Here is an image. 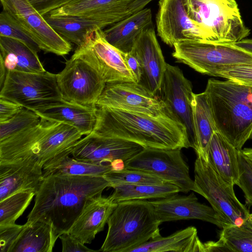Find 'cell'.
<instances>
[{
    "instance_id": "47",
    "label": "cell",
    "mask_w": 252,
    "mask_h": 252,
    "mask_svg": "<svg viewBox=\"0 0 252 252\" xmlns=\"http://www.w3.org/2000/svg\"><path fill=\"white\" fill-rule=\"evenodd\" d=\"M112 170L120 171L125 169V161L121 159H116L111 163Z\"/></svg>"
},
{
    "instance_id": "45",
    "label": "cell",
    "mask_w": 252,
    "mask_h": 252,
    "mask_svg": "<svg viewBox=\"0 0 252 252\" xmlns=\"http://www.w3.org/2000/svg\"><path fill=\"white\" fill-rule=\"evenodd\" d=\"M153 0H135L128 11V16L139 11Z\"/></svg>"
},
{
    "instance_id": "39",
    "label": "cell",
    "mask_w": 252,
    "mask_h": 252,
    "mask_svg": "<svg viewBox=\"0 0 252 252\" xmlns=\"http://www.w3.org/2000/svg\"><path fill=\"white\" fill-rule=\"evenodd\" d=\"M217 77L252 87V64L231 67L219 72Z\"/></svg>"
},
{
    "instance_id": "37",
    "label": "cell",
    "mask_w": 252,
    "mask_h": 252,
    "mask_svg": "<svg viewBox=\"0 0 252 252\" xmlns=\"http://www.w3.org/2000/svg\"><path fill=\"white\" fill-rule=\"evenodd\" d=\"M0 36L17 40L37 54L41 50L37 43L13 18L3 10L0 14Z\"/></svg>"
},
{
    "instance_id": "21",
    "label": "cell",
    "mask_w": 252,
    "mask_h": 252,
    "mask_svg": "<svg viewBox=\"0 0 252 252\" xmlns=\"http://www.w3.org/2000/svg\"><path fill=\"white\" fill-rule=\"evenodd\" d=\"M117 205L110 195L90 198L68 232L84 244L91 243L103 230Z\"/></svg>"
},
{
    "instance_id": "36",
    "label": "cell",
    "mask_w": 252,
    "mask_h": 252,
    "mask_svg": "<svg viewBox=\"0 0 252 252\" xmlns=\"http://www.w3.org/2000/svg\"><path fill=\"white\" fill-rule=\"evenodd\" d=\"M40 117L34 111L23 107L7 121L0 123V141L36 125Z\"/></svg>"
},
{
    "instance_id": "23",
    "label": "cell",
    "mask_w": 252,
    "mask_h": 252,
    "mask_svg": "<svg viewBox=\"0 0 252 252\" xmlns=\"http://www.w3.org/2000/svg\"><path fill=\"white\" fill-rule=\"evenodd\" d=\"M83 135L74 126L56 122L32 146L25 158L33 157L43 166L48 160L71 147Z\"/></svg>"
},
{
    "instance_id": "1",
    "label": "cell",
    "mask_w": 252,
    "mask_h": 252,
    "mask_svg": "<svg viewBox=\"0 0 252 252\" xmlns=\"http://www.w3.org/2000/svg\"><path fill=\"white\" fill-rule=\"evenodd\" d=\"M109 183L103 176L53 175L44 177L27 223L40 220L59 236L68 232L87 201L101 195Z\"/></svg>"
},
{
    "instance_id": "2",
    "label": "cell",
    "mask_w": 252,
    "mask_h": 252,
    "mask_svg": "<svg viewBox=\"0 0 252 252\" xmlns=\"http://www.w3.org/2000/svg\"><path fill=\"white\" fill-rule=\"evenodd\" d=\"M93 132L134 142L144 148L181 150L190 147L185 127L170 112L154 116L96 107Z\"/></svg>"
},
{
    "instance_id": "16",
    "label": "cell",
    "mask_w": 252,
    "mask_h": 252,
    "mask_svg": "<svg viewBox=\"0 0 252 252\" xmlns=\"http://www.w3.org/2000/svg\"><path fill=\"white\" fill-rule=\"evenodd\" d=\"M144 149V147L136 143L104 137L92 131L65 151L70 156L80 160L95 163H111L118 159L125 162Z\"/></svg>"
},
{
    "instance_id": "3",
    "label": "cell",
    "mask_w": 252,
    "mask_h": 252,
    "mask_svg": "<svg viewBox=\"0 0 252 252\" xmlns=\"http://www.w3.org/2000/svg\"><path fill=\"white\" fill-rule=\"evenodd\" d=\"M204 91L217 131L241 150L252 138V87L210 78Z\"/></svg>"
},
{
    "instance_id": "30",
    "label": "cell",
    "mask_w": 252,
    "mask_h": 252,
    "mask_svg": "<svg viewBox=\"0 0 252 252\" xmlns=\"http://www.w3.org/2000/svg\"><path fill=\"white\" fill-rule=\"evenodd\" d=\"M197 157L207 161V151L213 134L217 131L207 95L205 91L193 94L192 102Z\"/></svg>"
},
{
    "instance_id": "5",
    "label": "cell",
    "mask_w": 252,
    "mask_h": 252,
    "mask_svg": "<svg viewBox=\"0 0 252 252\" xmlns=\"http://www.w3.org/2000/svg\"><path fill=\"white\" fill-rule=\"evenodd\" d=\"M189 18L206 33L208 43L234 44L249 35L235 0H183Z\"/></svg>"
},
{
    "instance_id": "40",
    "label": "cell",
    "mask_w": 252,
    "mask_h": 252,
    "mask_svg": "<svg viewBox=\"0 0 252 252\" xmlns=\"http://www.w3.org/2000/svg\"><path fill=\"white\" fill-rule=\"evenodd\" d=\"M24 225L15 224L0 225V252H9Z\"/></svg>"
},
{
    "instance_id": "32",
    "label": "cell",
    "mask_w": 252,
    "mask_h": 252,
    "mask_svg": "<svg viewBox=\"0 0 252 252\" xmlns=\"http://www.w3.org/2000/svg\"><path fill=\"white\" fill-rule=\"evenodd\" d=\"M48 24L59 34L77 46L82 44L97 29H103L98 22L74 16H44Z\"/></svg>"
},
{
    "instance_id": "24",
    "label": "cell",
    "mask_w": 252,
    "mask_h": 252,
    "mask_svg": "<svg viewBox=\"0 0 252 252\" xmlns=\"http://www.w3.org/2000/svg\"><path fill=\"white\" fill-rule=\"evenodd\" d=\"M152 24V11L150 8H144L103 31L105 39L110 44L126 53L131 51L141 32Z\"/></svg>"
},
{
    "instance_id": "12",
    "label": "cell",
    "mask_w": 252,
    "mask_h": 252,
    "mask_svg": "<svg viewBox=\"0 0 252 252\" xmlns=\"http://www.w3.org/2000/svg\"><path fill=\"white\" fill-rule=\"evenodd\" d=\"M7 12L37 43L41 50L63 56L72 50L68 40L57 32L29 0H0Z\"/></svg>"
},
{
    "instance_id": "17",
    "label": "cell",
    "mask_w": 252,
    "mask_h": 252,
    "mask_svg": "<svg viewBox=\"0 0 252 252\" xmlns=\"http://www.w3.org/2000/svg\"><path fill=\"white\" fill-rule=\"evenodd\" d=\"M130 52L139 61L142 69V77L138 83L152 95L160 98L167 63L153 24L137 37Z\"/></svg>"
},
{
    "instance_id": "31",
    "label": "cell",
    "mask_w": 252,
    "mask_h": 252,
    "mask_svg": "<svg viewBox=\"0 0 252 252\" xmlns=\"http://www.w3.org/2000/svg\"><path fill=\"white\" fill-rule=\"evenodd\" d=\"M204 245L206 252H252V215L240 225L223 228L217 242H207Z\"/></svg>"
},
{
    "instance_id": "11",
    "label": "cell",
    "mask_w": 252,
    "mask_h": 252,
    "mask_svg": "<svg viewBox=\"0 0 252 252\" xmlns=\"http://www.w3.org/2000/svg\"><path fill=\"white\" fill-rule=\"evenodd\" d=\"M57 80L64 100L92 107L96 106L106 85L93 66L74 55L57 74Z\"/></svg>"
},
{
    "instance_id": "50",
    "label": "cell",
    "mask_w": 252,
    "mask_h": 252,
    "mask_svg": "<svg viewBox=\"0 0 252 252\" xmlns=\"http://www.w3.org/2000/svg\"><path fill=\"white\" fill-rule=\"evenodd\" d=\"M252 215V214H251Z\"/></svg>"
},
{
    "instance_id": "48",
    "label": "cell",
    "mask_w": 252,
    "mask_h": 252,
    "mask_svg": "<svg viewBox=\"0 0 252 252\" xmlns=\"http://www.w3.org/2000/svg\"><path fill=\"white\" fill-rule=\"evenodd\" d=\"M6 73L7 70L4 64L2 62L0 61V88H1L3 85Z\"/></svg>"
},
{
    "instance_id": "38",
    "label": "cell",
    "mask_w": 252,
    "mask_h": 252,
    "mask_svg": "<svg viewBox=\"0 0 252 252\" xmlns=\"http://www.w3.org/2000/svg\"><path fill=\"white\" fill-rule=\"evenodd\" d=\"M239 178L237 185L244 193L246 203L252 206V165L244 157L241 150L238 156Z\"/></svg>"
},
{
    "instance_id": "8",
    "label": "cell",
    "mask_w": 252,
    "mask_h": 252,
    "mask_svg": "<svg viewBox=\"0 0 252 252\" xmlns=\"http://www.w3.org/2000/svg\"><path fill=\"white\" fill-rule=\"evenodd\" d=\"M0 97L32 111L63 100L57 74L45 71L32 73L7 71Z\"/></svg>"
},
{
    "instance_id": "34",
    "label": "cell",
    "mask_w": 252,
    "mask_h": 252,
    "mask_svg": "<svg viewBox=\"0 0 252 252\" xmlns=\"http://www.w3.org/2000/svg\"><path fill=\"white\" fill-rule=\"evenodd\" d=\"M35 195L31 191H21L0 201V225L15 224Z\"/></svg>"
},
{
    "instance_id": "13",
    "label": "cell",
    "mask_w": 252,
    "mask_h": 252,
    "mask_svg": "<svg viewBox=\"0 0 252 252\" xmlns=\"http://www.w3.org/2000/svg\"><path fill=\"white\" fill-rule=\"evenodd\" d=\"M96 106L154 116L170 112L160 98L136 82L106 84Z\"/></svg>"
},
{
    "instance_id": "18",
    "label": "cell",
    "mask_w": 252,
    "mask_h": 252,
    "mask_svg": "<svg viewBox=\"0 0 252 252\" xmlns=\"http://www.w3.org/2000/svg\"><path fill=\"white\" fill-rule=\"evenodd\" d=\"M161 223L182 220L197 219L223 228L230 225L212 207L200 203L194 193L172 195L149 201Z\"/></svg>"
},
{
    "instance_id": "26",
    "label": "cell",
    "mask_w": 252,
    "mask_h": 252,
    "mask_svg": "<svg viewBox=\"0 0 252 252\" xmlns=\"http://www.w3.org/2000/svg\"><path fill=\"white\" fill-rule=\"evenodd\" d=\"M0 61L7 71H46L37 53L23 43L6 37L0 36Z\"/></svg>"
},
{
    "instance_id": "9",
    "label": "cell",
    "mask_w": 252,
    "mask_h": 252,
    "mask_svg": "<svg viewBox=\"0 0 252 252\" xmlns=\"http://www.w3.org/2000/svg\"><path fill=\"white\" fill-rule=\"evenodd\" d=\"M125 168L142 171L176 185L181 192L193 190L194 183L189 167L181 149H144L125 162Z\"/></svg>"
},
{
    "instance_id": "35",
    "label": "cell",
    "mask_w": 252,
    "mask_h": 252,
    "mask_svg": "<svg viewBox=\"0 0 252 252\" xmlns=\"http://www.w3.org/2000/svg\"><path fill=\"white\" fill-rule=\"evenodd\" d=\"M103 177L109 183L110 187L120 184L158 185L168 182L159 177L142 171L126 168L110 171Z\"/></svg>"
},
{
    "instance_id": "43",
    "label": "cell",
    "mask_w": 252,
    "mask_h": 252,
    "mask_svg": "<svg viewBox=\"0 0 252 252\" xmlns=\"http://www.w3.org/2000/svg\"><path fill=\"white\" fill-rule=\"evenodd\" d=\"M23 108L22 106L18 103L0 97V123L11 118Z\"/></svg>"
},
{
    "instance_id": "27",
    "label": "cell",
    "mask_w": 252,
    "mask_h": 252,
    "mask_svg": "<svg viewBox=\"0 0 252 252\" xmlns=\"http://www.w3.org/2000/svg\"><path fill=\"white\" fill-rule=\"evenodd\" d=\"M204 252V243L200 240L196 228L190 226L166 237L160 236L130 252Z\"/></svg>"
},
{
    "instance_id": "7",
    "label": "cell",
    "mask_w": 252,
    "mask_h": 252,
    "mask_svg": "<svg viewBox=\"0 0 252 252\" xmlns=\"http://www.w3.org/2000/svg\"><path fill=\"white\" fill-rule=\"evenodd\" d=\"M193 183V191L206 198L230 225H240L250 217L249 209L236 197L234 185L224 181L200 157L194 162Z\"/></svg>"
},
{
    "instance_id": "41",
    "label": "cell",
    "mask_w": 252,
    "mask_h": 252,
    "mask_svg": "<svg viewBox=\"0 0 252 252\" xmlns=\"http://www.w3.org/2000/svg\"><path fill=\"white\" fill-rule=\"evenodd\" d=\"M43 16L64 5L78 0H29Z\"/></svg>"
},
{
    "instance_id": "19",
    "label": "cell",
    "mask_w": 252,
    "mask_h": 252,
    "mask_svg": "<svg viewBox=\"0 0 252 252\" xmlns=\"http://www.w3.org/2000/svg\"><path fill=\"white\" fill-rule=\"evenodd\" d=\"M43 179V166L33 157L0 161V201L21 191L36 194Z\"/></svg>"
},
{
    "instance_id": "20",
    "label": "cell",
    "mask_w": 252,
    "mask_h": 252,
    "mask_svg": "<svg viewBox=\"0 0 252 252\" xmlns=\"http://www.w3.org/2000/svg\"><path fill=\"white\" fill-rule=\"evenodd\" d=\"M135 0H78L53 10L47 16H78L108 27L128 17Z\"/></svg>"
},
{
    "instance_id": "25",
    "label": "cell",
    "mask_w": 252,
    "mask_h": 252,
    "mask_svg": "<svg viewBox=\"0 0 252 252\" xmlns=\"http://www.w3.org/2000/svg\"><path fill=\"white\" fill-rule=\"evenodd\" d=\"M239 151L218 131L213 134L207 151L211 166L224 181L234 186L239 178Z\"/></svg>"
},
{
    "instance_id": "4",
    "label": "cell",
    "mask_w": 252,
    "mask_h": 252,
    "mask_svg": "<svg viewBox=\"0 0 252 252\" xmlns=\"http://www.w3.org/2000/svg\"><path fill=\"white\" fill-rule=\"evenodd\" d=\"M108 231L98 252H130L161 236V223L149 201H121L110 216Z\"/></svg>"
},
{
    "instance_id": "44",
    "label": "cell",
    "mask_w": 252,
    "mask_h": 252,
    "mask_svg": "<svg viewBox=\"0 0 252 252\" xmlns=\"http://www.w3.org/2000/svg\"><path fill=\"white\" fill-rule=\"evenodd\" d=\"M124 58L128 67L134 75L137 83H139L142 77V69L139 61L131 52L124 53Z\"/></svg>"
},
{
    "instance_id": "49",
    "label": "cell",
    "mask_w": 252,
    "mask_h": 252,
    "mask_svg": "<svg viewBox=\"0 0 252 252\" xmlns=\"http://www.w3.org/2000/svg\"><path fill=\"white\" fill-rule=\"evenodd\" d=\"M241 152L248 161L252 165V148H245Z\"/></svg>"
},
{
    "instance_id": "10",
    "label": "cell",
    "mask_w": 252,
    "mask_h": 252,
    "mask_svg": "<svg viewBox=\"0 0 252 252\" xmlns=\"http://www.w3.org/2000/svg\"><path fill=\"white\" fill-rule=\"evenodd\" d=\"M93 66L106 84L136 82V78L128 67L124 53L105 39L102 29L95 30L74 54Z\"/></svg>"
},
{
    "instance_id": "42",
    "label": "cell",
    "mask_w": 252,
    "mask_h": 252,
    "mask_svg": "<svg viewBox=\"0 0 252 252\" xmlns=\"http://www.w3.org/2000/svg\"><path fill=\"white\" fill-rule=\"evenodd\" d=\"M59 238L62 244L63 252H90L97 251L88 248L68 232L62 234L59 236Z\"/></svg>"
},
{
    "instance_id": "28",
    "label": "cell",
    "mask_w": 252,
    "mask_h": 252,
    "mask_svg": "<svg viewBox=\"0 0 252 252\" xmlns=\"http://www.w3.org/2000/svg\"><path fill=\"white\" fill-rule=\"evenodd\" d=\"M59 236L49 224L26 223L9 252H52Z\"/></svg>"
},
{
    "instance_id": "29",
    "label": "cell",
    "mask_w": 252,
    "mask_h": 252,
    "mask_svg": "<svg viewBox=\"0 0 252 252\" xmlns=\"http://www.w3.org/2000/svg\"><path fill=\"white\" fill-rule=\"evenodd\" d=\"M112 170L110 163H95L80 160L71 157L66 151L43 165L44 177L53 175L103 176Z\"/></svg>"
},
{
    "instance_id": "6",
    "label": "cell",
    "mask_w": 252,
    "mask_h": 252,
    "mask_svg": "<svg viewBox=\"0 0 252 252\" xmlns=\"http://www.w3.org/2000/svg\"><path fill=\"white\" fill-rule=\"evenodd\" d=\"M173 47L172 56L177 62L212 76L217 77L219 72L231 67L252 64V53L234 44L182 40Z\"/></svg>"
},
{
    "instance_id": "22",
    "label": "cell",
    "mask_w": 252,
    "mask_h": 252,
    "mask_svg": "<svg viewBox=\"0 0 252 252\" xmlns=\"http://www.w3.org/2000/svg\"><path fill=\"white\" fill-rule=\"evenodd\" d=\"M33 111L41 118L69 124L83 135L93 131L96 121V106L83 105L64 99Z\"/></svg>"
},
{
    "instance_id": "46",
    "label": "cell",
    "mask_w": 252,
    "mask_h": 252,
    "mask_svg": "<svg viewBox=\"0 0 252 252\" xmlns=\"http://www.w3.org/2000/svg\"><path fill=\"white\" fill-rule=\"evenodd\" d=\"M236 46L252 53V39H243L234 43Z\"/></svg>"
},
{
    "instance_id": "15",
    "label": "cell",
    "mask_w": 252,
    "mask_h": 252,
    "mask_svg": "<svg viewBox=\"0 0 252 252\" xmlns=\"http://www.w3.org/2000/svg\"><path fill=\"white\" fill-rule=\"evenodd\" d=\"M156 21L158 35L170 47L182 40L208 43L205 32L189 16L183 0H159Z\"/></svg>"
},
{
    "instance_id": "14",
    "label": "cell",
    "mask_w": 252,
    "mask_h": 252,
    "mask_svg": "<svg viewBox=\"0 0 252 252\" xmlns=\"http://www.w3.org/2000/svg\"><path fill=\"white\" fill-rule=\"evenodd\" d=\"M191 82L177 66L167 63L160 99L175 119L184 126L190 147L194 149L196 136L194 127Z\"/></svg>"
},
{
    "instance_id": "33",
    "label": "cell",
    "mask_w": 252,
    "mask_h": 252,
    "mask_svg": "<svg viewBox=\"0 0 252 252\" xmlns=\"http://www.w3.org/2000/svg\"><path fill=\"white\" fill-rule=\"evenodd\" d=\"M111 188L114 191L110 196L117 203L126 200L162 198L181 192L176 185L169 182L158 185L120 184Z\"/></svg>"
}]
</instances>
